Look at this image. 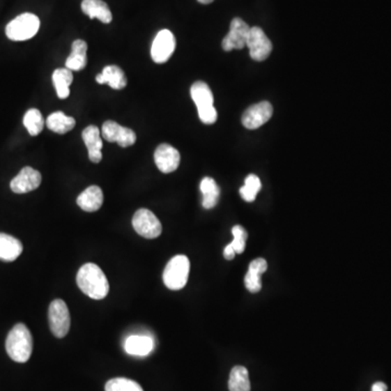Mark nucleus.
Returning <instances> with one entry per match:
<instances>
[{"instance_id":"1","label":"nucleus","mask_w":391,"mask_h":391,"mask_svg":"<svg viewBox=\"0 0 391 391\" xmlns=\"http://www.w3.org/2000/svg\"><path fill=\"white\" fill-rule=\"evenodd\" d=\"M77 283L85 295L95 300H101L108 295L109 282L104 272L95 263L84 264L77 275Z\"/></svg>"},{"instance_id":"2","label":"nucleus","mask_w":391,"mask_h":391,"mask_svg":"<svg viewBox=\"0 0 391 391\" xmlns=\"http://www.w3.org/2000/svg\"><path fill=\"white\" fill-rule=\"evenodd\" d=\"M6 350L11 360L17 363H25L30 360L33 351V337L24 324L19 323L8 334Z\"/></svg>"},{"instance_id":"3","label":"nucleus","mask_w":391,"mask_h":391,"mask_svg":"<svg viewBox=\"0 0 391 391\" xmlns=\"http://www.w3.org/2000/svg\"><path fill=\"white\" fill-rule=\"evenodd\" d=\"M190 262L187 256L178 254L169 261L163 272V282L171 291H180L186 286Z\"/></svg>"},{"instance_id":"4","label":"nucleus","mask_w":391,"mask_h":391,"mask_svg":"<svg viewBox=\"0 0 391 391\" xmlns=\"http://www.w3.org/2000/svg\"><path fill=\"white\" fill-rule=\"evenodd\" d=\"M40 21L33 13H23L8 23L6 35L13 42H23L31 40L40 30Z\"/></svg>"},{"instance_id":"5","label":"nucleus","mask_w":391,"mask_h":391,"mask_svg":"<svg viewBox=\"0 0 391 391\" xmlns=\"http://www.w3.org/2000/svg\"><path fill=\"white\" fill-rule=\"evenodd\" d=\"M48 320H49L50 330L57 338L67 336L71 326V316L69 309L61 299L52 301L48 310Z\"/></svg>"},{"instance_id":"6","label":"nucleus","mask_w":391,"mask_h":391,"mask_svg":"<svg viewBox=\"0 0 391 391\" xmlns=\"http://www.w3.org/2000/svg\"><path fill=\"white\" fill-rule=\"evenodd\" d=\"M132 223H133L136 233L144 238H157L162 233V225H161L160 221L151 210H137L134 214Z\"/></svg>"},{"instance_id":"7","label":"nucleus","mask_w":391,"mask_h":391,"mask_svg":"<svg viewBox=\"0 0 391 391\" xmlns=\"http://www.w3.org/2000/svg\"><path fill=\"white\" fill-rule=\"evenodd\" d=\"M247 46L250 57L256 61H264L268 59L273 49L271 40H268L263 30L258 26L251 27Z\"/></svg>"},{"instance_id":"8","label":"nucleus","mask_w":391,"mask_h":391,"mask_svg":"<svg viewBox=\"0 0 391 391\" xmlns=\"http://www.w3.org/2000/svg\"><path fill=\"white\" fill-rule=\"evenodd\" d=\"M101 135L109 143H116L121 147L126 148L133 146L136 143L137 136L130 128H124L114 121H106L102 128Z\"/></svg>"},{"instance_id":"9","label":"nucleus","mask_w":391,"mask_h":391,"mask_svg":"<svg viewBox=\"0 0 391 391\" xmlns=\"http://www.w3.org/2000/svg\"><path fill=\"white\" fill-rule=\"evenodd\" d=\"M176 47L174 34L171 31L162 30L158 33L151 46V58L155 63H165L170 59Z\"/></svg>"},{"instance_id":"10","label":"nucleus","mask_w":391,"mask_h":391,"mask_svg":"<svg viewBox=\"0 0 391 391\" xmlns=\"http://www.w3.org/2000/svg\"><path fill=\"white\" fill-rule=\"evenodd\" d=\"M251 27L241 20L239 17H235L231 22L229 32L224 40L222 42V47L225 52H231L233 49H243L247 46V40H248L249 32Z\"/></svg>"},{"instance_id":"11","label":"nucleus","mask_w":391,"mask_h":391,"mask_svg":"<svg viewBox=\"0 0 391 391\" xmlns=\"http://www.w3.org/2000/svg\"><path fill=\"white\" fill-rule=\"evenodd\" d=\"M273 116V107L268 101H262L249 107L241 118V122L248 130H256L266 124Z\"/></svg>"},{"instance_id":"12","label":"nucleus","mask_w":391,"mask_h":391,"mask_svg":"<svg viewBox=\"0 0 391 391\" xmlns=\"http://www.w3.org/2000/svg\"><path fill=\"white\" fill-rule=\"evenodd\" d=\"M42 175L33 167H23L20 173L11 181L10 188L15 194H26L40 187Z\"/></svg>"},{"instance_id":"13","label":"nucleus","mask_w":391,"mask_h":391,"mask_svg":"<svg viewBox=\"0 0 391 391\" xmlns=\"http://www.w3.org/2000/svg\"><path fill=\"white\" fill-rule=\"evenodd\" d=\"M155 162L158 169L164 174L174 172L181 162V155L176 148L167 144L158 146L155 151Z\"/></svg>"},{"instance_id":"14","label":"nucleus","mask_w":391,"mask_h":391,"mask_svg":"<svg viewBox=\"0 0 391 391\" xmlns=\"http://www.w3.org/2000/svg\"><path fill=\"white\" fill-rule=\"evenodd\" d=\"M84 144L86 145L89 151V160L93 163H99L102 159V139H101V132L95 125L87 126L82 133Z\"/></svg>"},{"instance_id":"15","label":"nucleus","mask_w":391,"mask_h":391,"mask_svg":"<svg viewBox=\"0 0 391 391\" xmlns=\"http://www.w3.org/2000/svg\"><path fill=\"white\" fill-rule=\"evenodd\" d=\"M77 204L84 211H98L104 204V192L98 186H89L77 197Z\"/></svg>"},{"instance_id":"16","label":"nucleus","mask_w":391,"mask_h":391,"mask_svg":"<svg viewBox=\"0 0 391 391\" xmlns=\"http://www.w3.org/2000/svg\"><path fill=\"white\" fill-rule=\"evenodd\" d=\"M96 82L98 84H108L111 89L116 91L125 89L128 79L123 70L118 66H107L102 72L96 77Z\"/></svg>"},{"instance_id":"17","label":"nucleus","mask_w":391,"mask_h":391,"mask_svg":"<svg viewBox=\"0 0 391 391\" xmlns=\"http://www.w3.org/2000/svg\"><path fill=\"white\" fill-rule=\"evenodd\" d=\"M81 7L82 11L91 19H98L105 24H109L114 19L108 5L102 0H83Z\"/></svg>"},{"instance_id":"18","label":"nucleus","mask_w":391,"mask_h":391,"mask_svg":"<svg viewBox=\"0 0 391 391\" xmlns=\"http://www.w3.org/2000/svg\"><path fill=\"white\" fill-rule=\"evenodd\" d=\"M153 347H155V342L153 338L143 335L130 336L125 342V351L128 355L135 357H146L151 355Z\"/></svg>"},{"instance_id":"19","label":"nucleus","mask_w":391,"mask_h":391,"mask_svg":"<svg viewBox=\"0 0 391 391\" xmlns=\"http://www.w3.org/2000/svg\"><path fill=\"white\" fill-rule=\"evenodd\" d=\"M23 246L19 239L0 233V260L13 262L22 254Z\"/></svg>"},{"instance_id":"20","label":"nucleus","mask_w":391,"mask_h":391,"mask_svg":"<svg viewBox=\"0 0 391 391\" xmlns=\"http://www.w3.org/2000/svg\"><path fill=\"white\" fill-rule=\"evenodd\" d=\"M87 64V44L82 40H74L72 52L66 61V68L71 71H81Z\"/></svg>"},{"instance_id":"21","label":"nucleus","mask_w":391,"mask_h":391,"mask_svg":"<svg viewBox=\"0 0 391 391\" xmlns=\"http://www.w3.org/2000/svg\"><path fill=\"white\" fill-rule=\"evenodd\" d=\"M190 95L194 105L197 106L198 110L213 107L214 98L211 89L207 83L202 81L196 82L192 84L190 89Z\"/></svg>"},{"instance_id":"22","label":"nucleus","mask_w":391,"mask_h":391,"mask_svg":"<svg viewBox=\"0 0 391 391\" xmlns=\"http://www.w3.org/2000/svg\"><path fill=\"white\" fill-rule=\"evenodd\" d=\"M75 123H77L75 118L66 116L62 111L54 112L46 120L47 128L54 133L60 134V135L67 134L68 132L73 130Z\"/></svg>"},{"instance_id":"23","label":"nucleus","mask_w":391,"mask_h":391,"mask_svg":"<svg viewBox=\"0 0 391 391\" xmlns=\"http://www.w3.org/2000/svg\"><path fill=\"white\" fill-rule=\"evenodd\" d=\"M202 194V206L204 209H212L219 202L220 187L217 182L211 178H204L200 183Z\"/></svg>"},{"instance_id":"24","label":"nucleus","mask_w":391,"mask_h":391,"mask_svg":"<svg viewBox=\"0 0 391 391\" xmlns=\"http://www.w3.org/2000/svg\"><path fill=\"white\" fill-rule=\"evenodd\" d=\"M52 82H54L58 97L60 99L68 98L70 95V85L73 82V73L71 70L67 69V68L54 70L52 73Z\"/></svg>"},{"instance_id":"25","label":"nucleus","mask_w":391,"mask_h":391,"mask_svg":"<svg viewBox=\"0 0 391 391\" xmlns=\"http://www.w3.org/2000/svg\"><path fill=\"white\" fill-rule=\"evenodd\" d=\"M229 391H250V381L246 367H233L229 375Z\"/></svg>"},{"instance_id":"26","label":"nucleus","mask_w":391,"mask_h":391,"mask_svg":"<svg viewBox=\"0 0 391 391\" xmlns=\"http://www.w3.org/2000/svg\"><path fill=\"white\" fill-rule=\"evenodd\" d=\"M23 124L30 135L37 136L40 135L44 130L45 120L40 110L30 109L23 118Z\"/></svg>"},{"instance_id":"27","label":"nucleus","mask_w":391,"mask_h":391,"mask_svg":"<svg viewBox=\"0 0 391 391\" xmlns=\"http://www.w3.org/2000/svg\"><path fill=\"white\" fill-rule=\"evenodd\" d=\"M262 184H261L260 178L254 174H250L247 176L245 181V185L240 188L239 192L245 201L252 202L256 200V194L260 192Z\"/></svg>"},{"instance_id":"28","label":"nucleus","mask_w":391,"mask_h":391,"mask_svg":"<svg viewBox=\"0 0 391 391\" xmlns=\"http://www.w3.org/2000/svg\"><path fill=\"white\" fill-rule=\"evenodd\" d=\"M106 391H144L141 385L132 379L118 377L112 378L105 386Z\"/></svg>"},{"instance_id":"29","label":"nucleus","mask_w":391,"mask_h":391,"mask_svg":"<svg viewBox=\"0 0 391 391\" xmlns=\"http://www.w3.org/2000/svg\"><path fill=\"white\" fill-rule=\"evenodd\" d=\"M231 233L234 236V239L231 243V247L234 248L236 254H243L246 249V240L248 238L246 229L240 225H236L231 229Z\"/></svg>"},{"instance_id":"30","label":"nucleus","mask_w":391,"mask_h":391,"mask_svg":"<svg viewBox=\"0 0 391 391\" xmlns=\"http://www.w3.org/2000/svg\"><path fill=\"white\" fill-rule=\"evenodd\" d=\"M245 284H246L247 289L250 293H259L262 288L260 274L254 273V272L248 270V273L246 274V277H245Z\"/></svg>"},{"instance_id":"31","label":"nucleus","mask_w":391,"mask_h":391,"mask_svg":"<svg viewBox=\"0 0 391 391\" xmlns=\"http://www.w3.org/2000/svg\"><path fill=\"white\" fill-rule=\"evenodd\" d=\"M198 116H199L200 120H201L202 123L213 124L217 122V109L213 107H210V108L201 109V110H198Z\"/></svg>"},{"instance_id":"32","label":"nucleus","mask_w":391,"mask_h":391,"mask_svg":"<svg viewBox=\"0 0 391 391\" xmlns=\"http://www.w3.org/2000/svg\"><path fill=\"white\" fill-rule=\"evenodd\" d=\"M268 270V263L264 259H256L249 264V271L254 272V273L262 274Z\"/></svg>"},{"instance_id":"33","label":"nucleus","mask_w":391,"mask_h":391,"mask_svg":"<svg viewBox=\"0 0 391 391\" xmlns=\"http://www.w3.org/2000/svg\"><path fill=\"white\" fill-rule=\"evenodd\" d=\"M235 256H236V252H235L234 248L231 247V244L227 245L224 249V258L227 259V260H233Z\"/></svg>"},{"instance_id":"34","label":"nucleus","mask_w":391,"mask_h":391,"mask_svg":"<svg viewBox=\"0 0 391 391\" xmlns=\"http://www.w3.org/2000/svg\"><path fill=\"white\" fill-rule=\"evenodd\" d=\"M371 391H387V385L381 381L378 383H375L373 386H371Z\"/></svg>"},{"instance_id":"35","label":"nucleus","mask_w":391,"mask_h":391,"mask_svg":"<svg viewBox=\"0 0 391 391\" xmlns=\"http://www.w3.org/2000/svg\"><path fill=\"white\" fill-rule=\"evenodd\" d=\"M198 1H199L200 3H202V5H209V3H211L213 0H198Z\"/></svg>"}]
</instances>
